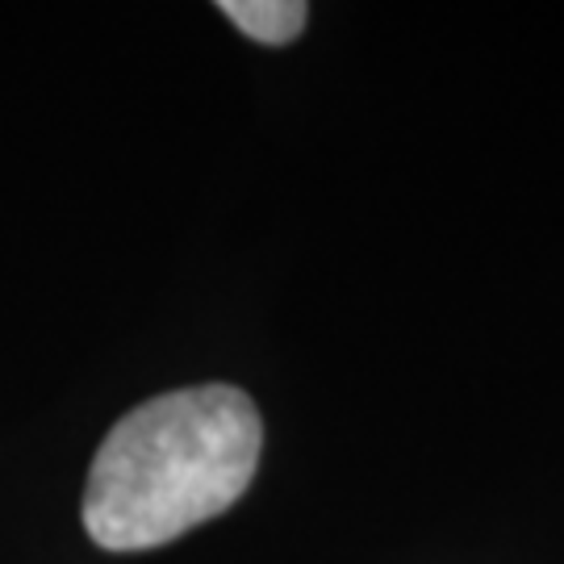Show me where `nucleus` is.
<instances>
[{"mask_svg": "<svg viewBox=\"0 0 564 564\" xmlns=\"http://www.w3.org/2000/svg\"><path fill=\"white\" fill-rule=\"evenodd\" d=\"M263 423L235 384L142 402L105 435L84 485V531L105 552H147L218 519L260 468Z\"/></svg>", "mask_w": 564, "mask_h": 564, "instance_id": "obj_1", "label": "nucleus"}, {"mask_svg": "<svg viewBox=\"0 0 564 564\" xmlns=\"http://www.w3.org/2000/svg\"><path fill=\"white\" fill-rule=\"evenodd\" d=\"M218 9L239 25L247 39L263 42V46L293 42L305 30V18H310L302 0H223Z\"/></svg>", "mask_w": 564, "mask_h": 564, "instance_id": "obj_2", "label": "nucleus"}]
</instances>
